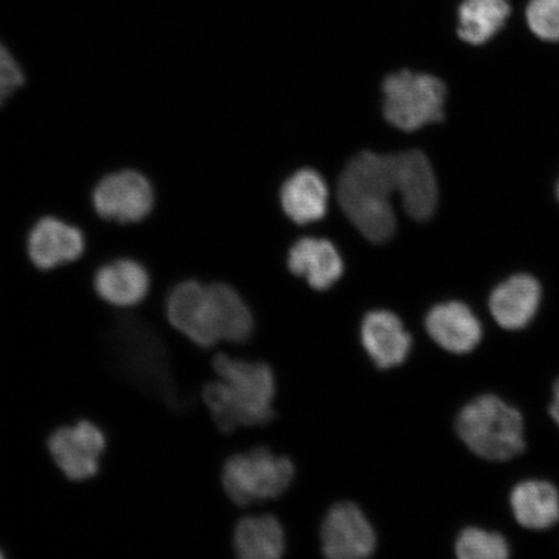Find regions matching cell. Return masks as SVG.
Wrapping results in <instances>:
<instances>
[{"instance_id": "24", "label": "cell", "mask_w": 559, "mask_h": 559, "mask_svg": "<svg viewBox=\"0 0 559 559\" xmlns=\"http://www.w3.org/2000/svg\"><path fill=\"white\" fill-rule=\"evenodd\" d=\"M25 76L19 61L0 44V108L24 85Z\"/></svg>"}, {"instance_id": "22", "label": "cell", "mask_w": 559, "mask_h": 559, "mask_svg": "<svg viewBox=\"0 0 559 559\" xmlns=\"http://www.w3.org/2000/svg\"><path fill=\"white\" fill-rule=\"evenodd\" d=\"M456 555L461 559H507L510 548L506 537L499 533L467 527L457 537Z\"/></svg>"}, {"instance_id": "20", "label": "cell", "mask_w": 559, "mask_h": 559, "mask_svg": "<svg viewBox=\"0 0 559 559\" xmlns=\"http://www.w3.org/2000/svg\"><path fill=\"white\" fill-rule=\"evenodd\" d=\"M510 15L507 0H464L459 11L460 38L484 45L498 34Z\"/></svg>"}, {"instance_id": "27", "label": "cell", "mask_w": 559, "mask_h": 559, "mask_svg": "<svg viewBox=\"0 0 559 559\" xmlns=\"http://www.w3.org/2000/svg\"><path fill=\"white\" fill-rule=\"evenodd\" d=\"M557 193H558V199H559V185H558V188H557Z\"/></svg>"}, {"instance_id": "15", "label": "cell", "mask_w": 559, "mask_h": 559, "mask_svg": "<svg viewBox=\"0 0 559 559\" xmlns=\"http://www.w3.org/2000/svg\"><path fill=\"white\" fill-rule=\"evenodd\" d=\"M94 289L105 304L118 309H131L148 296L151 276L142 263L121 258L96 271Z\"/></svg>"}, {"instance_id": "12", "label": "cell", "mask_w": 559, "mask_h": 559, "mask_svg": "<svg viewBox=\"0 0 559 559\" xmlns=\"http://www.w3.org/2000/svg\"><path fill=\"white\" fill-rule=\"evenodd\" d=\"M539 280L528 274L510 276L492 290L488 309L506 331H521L536 317L542 304Z\"/></svg>"}, {"instance_id": "19", "label": "cell", "mask_w": 559, "mask_h": 559, "mask_svg": "<svg viewBox=\"0 0 559 559\" xmlns=\"http://www.w3.org/2000/svg\"><path fill=\"white\" fill-rule=\"evenodd\" d=\"M234 547L242 559H277L285 550L283 526L272 515L245 516L237 523Z\"/></svg>"}, {"instance_id": "1", "label": "cell", "mask_w": 559, "mask_h": 559, "mask_svg": "<svg viewBox=\"0 0 559 559\" xmlns=\"http://www.w3.org/2000/svg\"><path fill=\"white\" fill-rule=\"evenodd\" d=\"M400 195L405 212L429 219L438 205L435 171L423 152L412 150L377 155L361 152L349 160L338 181V201L347 218L368 240L393 236L395 215L391 198Z\"/></svg>"}, {"instance_id": "23", "label": "cell", "mask_w": 559, "mask_h": 559, "mask_svg": "<svg viewBox=\"0 0 559 559\" xmlns=\"http://www.w3.org/2000/svg\"><path fill=\"white\" fill-rule=\"evenodd\" d=\"M526 17L537 37L559 41V0H531Z\"/></svg>"}, {"instance_id": "17", "label": "cell", "mask_w": 559, "mask_h": 559, "mask_svg": "<svg viewBox=\"0 0 559 559\" xmlns=\"http://www.w3.org/2000/svg\"><path fill=\"white\" fill-rule=\"evenodd\" d=\"M289 270L313 289L326 290L344 274V262L331 241L305 237L293 245Z\"/></svg>"}, {"instance_id": "4", "label": "cell", "mask_w": 559, "mask_h": 559, "mask_svg": "<svg viewBox=\"0 0 559 559\" xmlns=\"http://www.w3.org/2000/svg\"><path fill=\"white\" fill-rule=\"evenodd\" d=\"M461 440L477 456L506 463L526 450L521 412L501 397L484 394L467 403L456 419Z\"/></svg>"}, {"instance_id": "3", "label": "cell", "mask_w": 559, "mask_h": 559, "mask_svg": "<svg viewBox=\"0 0 559 559\" xmlns=\"http://www.w3.org/2000/svg\"><path fill=\"white\" fill-rule=\"evenodd\" d=\"M213 365L219 379L206 384L202 397L218 429L233 432L240 426L270 423L275 416L272 402L276 393L270 366L225 354L216 355Z\"/></svg>"}, {"instance_id": "10", "label": "cell", "mask_w": 559, "mask_h": 559, "mask_svg": "<svg viewBox=\"0 0 559 559\" xmlns=\"http://www.w3.org/2000/svg\"><path fill=\"white\" fill-rule=\"evenodd\" d=\"M376 534L365 513L353 502H340L321 527V547L332 559H359L373 554Z\"/></svg>"}, {"instance_id": "16", "label": "cell", "mask_w": 559, "mask_h": 559, "mask_svg": "<svg viewBox=\"0 0 559 559\" xmlns=\"http://www.w3.org/2000/svg\"><path fill=\"white\" fill-rule=\"evenodd\" d=\"M509 504L522 527L549 530L559 522V491L549 480L527 479L510 491Z\"/></svg>"}, {"instance_id": "5", "label": "cell", "mask_w": 559, "mask_h": 559, "mask_svg": "<svg viewBox=\"0 0 559 559\" xmlns=\"http://www.w3.org/2000/svg\"><path fill=\"white\" fill-rule=\"evenodd\" d=\"M295 465L264 447L234 454L222 471V485L236 506L276 499L292 485Z\"/></svg>"}, {"instance_id": "11", "label": "cell", "mask_w": 559, "mask_h": 559, "mask_svg": "<svg viewBox=\"0 0 559 559\" xmlns=\"http://www.w3.org/2000/svg\"><path fill=\"white\" fill-rule=\"evenodd\" d=\"M85 248L82 230L55 216H46L35 223L26 240L27 255L41 271L56 270L80 260Z\"/></svg>"}, {"instance_id": "7", "label": "cell", "mask_w": 559, "mask_h": 559, "mask_svg": "<svg viewBox=\"0 0 559 559\" xmlns=\"http://www.w3.org/2000/svg\"><path fill=\"white\" fill-rule=\"evenodd\" d=\"M156 193L148 178L135 170L104 177L94 188L93 204L103 219L131 225L146 218L155 207Z\"/></svg>"}, {"instance_id": "26", "label": "cell", "mask_w": 559, "mask_h": 559, "mask_svg": "<svg viewBox=\"0 0 559 559\" xmlns=\"http://www.w3.org/2000/svg\"><path fill=\"white\" fill-rule=\"evenodd\" d=\"M0 558H4V554H3L2 549H0Z\"/></svg>"}, {"instance_id": "14", "label": "cell", "mask_w": 559, "mask_h": 559, "mask_svg": "<svg viewBox=\"0 0 559 559\" xmlns=\"http://www.w3.org/2000/svg\"><path fill=\"white\" fill-rule=\"evenodd\" d=\"M360 335L369 358L381 369L402 366L411 354V334L393 312L379 310L367 313Z\"/></svg>"}, {"instance_id": "18", "label": "cell", "mask_w": 559, "mask_h": 559, "mask_svg": "<svg viewBox=\"0 0 559 559\" xmlns=\"http://www.w3.org/2000/svg\"><path fill=\"white\" fill-rule=\"evenodd\" d=\"M285 213L298 225L323 218L328 205V188L321 175L311 169L299 170L283 186Z\"/></svg>"}, {"instance_id": "13", "label": "cell", "mask_w": 559, "mask_h": 559, "mask_svg": "<svg viewBox=\"0 0 559 559\" xmlns=\"http://www.w3.org/2000/svg\"><path fill=\"white\" fill-rule=\"evenodd\" d=\"M425 326L431 340L452 354L472 353L484 337L479 319L459 300L432 307L426 314Z\"/></svg>"}, {"instance_id": "6", "label": "cell", "mask_w": 559, "mask_h": 559, "mask_svg": "<svg viewBox=\"0 0 559 559\" xmlns=\"http://www.w3.org/2000/svg\"><path fill=\"white\" fill-rule=\"evenodd\" d=\"M383 115L395 128L415 131L444 117L445 86L437 76L402 70L383 82Z\"/></svg>"}, {"instance_id": "25", "label": "cell", "mask_w": 559, "mask_h": 559, "mask_svg": "<svg viewBox=\"0 0 559 559\" xmlns=\"http://www.w3.org/2000/svg\"><path fill=\"white\" fill-rule=\"evenodd\" d=\"M549 415L559 428V377L554 384V401L549 404Z\"/></svg>"}, {"instance_id": "2", "label": "cell", "mask_w": 559, "mask_h": 559, "mask_svg": "<svg viewBox=\"0 0 559 559\" xmlns=\"http://www.w3.org/2000/svg\"><path fill=\"white\" fill-rule=\"evenodd\" d=\"M107 344L124 381L174 412L187 407L165 341L150 321L132 313L121 314L108 331Z\"/></svg>"}, {"instance_id": "9", "label": "cell", "mask_w": 559, "mask_h": 559, "mask_svg": "<svg viewBox=\"0 0 559 559\" xmlns=\"http://www.w3.org/2000/svg\"><path fill=\"white\" fill-rule=\"evenodd\" d=\"M166 317L194 345L210 348L221 342L210 285L195 280L175 285L166 299Z\"/></svg>"}, {"instance_id": "8", "label": "cell", "mask_w": 559, "mask_h": 559, "mask_svg": "<svg viewBox=\"0 0 559 559\" xmlns=\"http://www.w3.org/2000/svg\"><path fill=\"white\" fill-rule=\"evenodd\" d=\"M47 449L56 466L73 481L94 478L107 449V437L99 426L82 421L61 426L47 440Z\"/></svg>"}, {"instance_id": "21", "label": "cell", "mask_w": 559, "mask_h": 559, "mask_svg": "<svg viewBox=\"0 0 559 559\" xmlns=\"http://www.w3.org/2000/svg\"><path fill=\"white\" fill-rule=\"evenodd\" d=\"M212 290L216 326L221 341L229 344H243L254 333V318L247 304L234 288L227 284H210Z\"/></svg>"}]
</instances>
